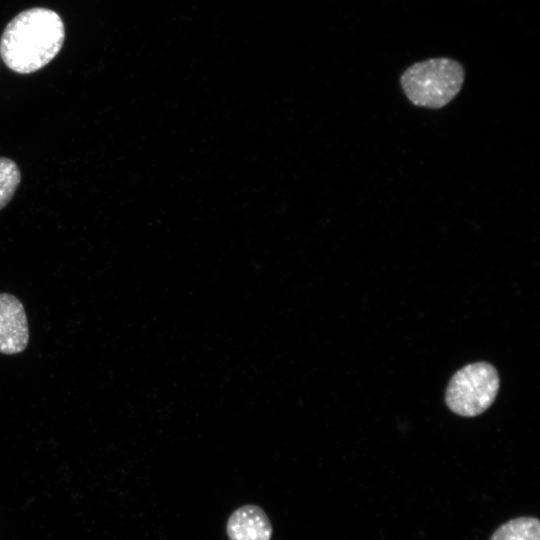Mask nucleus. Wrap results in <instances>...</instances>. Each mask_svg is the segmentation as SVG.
<instances>
[{
  "mask_svg": "<svg viewBox=\"0 0 540 540\" xmlns=\"http://www.w3.org/2000/svg\"><path fill=\"white\" fill-rule=\"evenodd\" d=\"M21 180L17 164L6 157H0V210L12 199Z\"/></svg>",
  "mask_w": 540,
  "mask_h": 540,
  "instance_id": "obj_7",
  "label": "nucleus"
},
{
  "mask_svg": "<svg viewBox=\"0 0 540 540\" xmlns=\"http://www.w3.org/2000/svg\"><path fill=\"white\" fill-rule=\"evenodd\" d=\"M490 540H540V523L535 517H519L501 525Z\"/></svg>",
  "mask_w": 540,
  "mask_h": 540,
  "instance_id": "obj_6",
  "label": "nucleus"
},
{
  "mask_svg": "<svg viewBox=\"0 0 540 540\" xmlns=\"http://www.w3.org/2000/svg\"><path fill=\"white\" fill-rule=\"evenodd\" d=\"M64 40L65 26L57 12L44 7L30 8L6 25L0 39V55L12 71L30 74L49 64Z\"/></svg>",
  "mask_w": 540,
  "mask_h": 540,
  "instance_id": "obj_1",
  "label": "nucleus"
},
{
  "mask_svg": "<svg viewBox=\"0 0 540 540\" xmlns=\"http://www.w3.org/2000/svg\"><path fill=\"white\" fill-rule=\"evenodd\" d=\"M28 342L29 327L23 304L12 294L0 293V353H21Z\"/></svg>",
  "mask_w": 540,
  "mask_h": 540,
  "instance_id": "obj_4",
  "label": "nucleus"
},
{
  "mask_svg": "<svg viewBox=\"0 0 540 540\" xmlns=\"http://www.w3.org/2000/svg\"><path fill=\"white\" fill-rule=\"evenodd\" d=\"M499 390V376L489 363L469 364L457 371L446 390V403L460 416L474 417L487 410Z\"/></svg>",
  "mask_w": 540,
  "mask_h": 540,
  "instance_id": "obj_3",
  "label": "nucleus"
},
{
  "mask_svg": "<svg viewBox=\"0 0 540 540\" xmlns=\"http://www.w3.org/2000/svg\"><path fill=\"white\" fill-rule=\"evenodd\" d=\"M465 79L462 65L450 58H431L407 68L400 78L406 97L416 106L438 109L451 102Z\"/></svg>",
  "mask_w": 540,
  "mask_h": 540,
  "instance_id": "obj_2",
  "label": "nucleus"
},
{
  "mask_svg": "<svg viewBox=\"0 0 540 540\" xmlns=\"http://www.w3.org/2000/svg\"><path fill=\"white\" fill-rule=\"evenodd\" d=\"M226 532L230 540H270L273 528L264 510L249 504L230 515Z\"/></svg>",
  "mask_w": 540,
  "mask_h": 540,
  "instance_id": "obj_5",
  "label": "nucleus"
}]
</instances>
